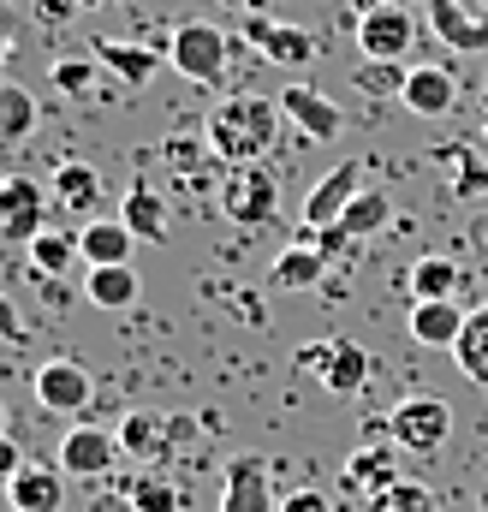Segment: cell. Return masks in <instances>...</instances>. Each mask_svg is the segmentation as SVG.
<instances>
[{
    "label": "cell",
    "mask_w": 488,
    "mask_h": 512,
    "mask_svg": "<svg viewBox=\"0 0 488 512\" xmlns=\"http://www.w3.org/2000/svg\"><path fill=\"white\" fill-rule=\"evenodd\" d=\"M399 6H405V0H399Z\"/></svg>",
    "instance_id": "47"
},
{
    "label": "cell",
    "mask_w": 488,
    "mask_h": 512,
    "mask_svg": "<svg viewBox=\"0 0 488 512\" xmlns=\"http://www.w3.org/2000/svg\"><path fill=\"white\" fill-rule=\"evenodd\" d=\"M280 114H286V126H298L310 143H334L346 131V114L322 90H310V84H286L280 90Z\"/></svg>",
    "instance_id": "13"
},
{
    "label": "cell",
    "mask_w": 488,
    "mask_h": 512,
    "mask_svg": "<svg viewBox=\"0 0 488 512\" xmlns=\"http://www.w3.org/2000/svg\"><path fill=\"white\" fill-rule=\"evenodd\" d=\"M417 18H411V6H399V0H375L358 12V54L364 60H405L411 54V42H417Z\"/></svg>",
    "instance_id": "5"
},
{
    "label": "cell",
    "mask_w": 488,
    "mask_h": 512,
    "mask_svg": "<svg viewBox=\"0 0 488 512\" xmlns=\"http://www.w3.org/2000/svg\"><path fill=\"white\" fill-rule=\"evenodd\" d=\"M334 352H340V340H304V346L292 352V364H298V370H310V376L322 382V376H328V364H334Z\"/></svg>",
    "instance_id": "35"
},
{
    "label": "cell",
    "mask_w": 488,
    "mask_h": 512,
    "mask_svg": "<svg viewBox=\"0 0 488 512\" xmlns=\"http://www.w3.org/2000/svg\"><path fill=\"white\" fill-rule=\"evenodd\" d=\"M364 512H441V495H435L429 483H417V477H405V483H393V489H381L375 501H364Z\"/></svg>",
    "instance_id": "33"
},
{
    "label": "cell",
    "mask_w": 488,
    "mask_h": 512,
    "mask_svg": "<svg viewBox=\"0 0 488 512\" xmlns=\"http://www.w3.org/2000/svg\"><path fill=\"white\" fill-rule=\"evenodd\" d=\"M280 209V179L256 161V167H227V185H221V215L233 227H268Z\"/></svg>",
    "instance_id": "4"
},
{
    "label": "cell",
    "mask_w": 488,
    "mask_h": 512,
    "mask_svg": "<svg viewBox=\"0 0 488 512\" xmlns=\"http://www.w3.org/2000/svg\"><path fill=\"white\" fill-rule=\"evenodd\" d=\"M399 459H405V453H399L393 441H369V447H358V453L340 465V489H346V495H358V501H375L381 489L405 483Z\"/></svg>",
    "instance_id": "11"
},
{
    "label": "cell",
    "mask_w": 488,
    "mask_h": 512,
    "mask_svg": "<svg viewBox=\"0 0 488 512\" xmlns=\"http://www.w3.org/2000/svg\"><path fill=\"white\" fill-rule=\"evenodd\" d=\"M405 60H364L358 66V90H369V96H399L405 90Z\"/></svg>",
    "instance_id": "34"
},
{
    "label": "cell",
    "mask_w": 488,
    "mask_h": 512,
    "mask_svg": "<svg viewBox=\"0 0 488 512\" xmlns=\"http://www.w3.org/2000/svg\"><path fill=\"white\" fill-rule=\"evenodd\" d=\"M405 286H411V304H429V298H459V286H465V268H459V256H417L411 262V274H405Z\"/></svg>",
    "instance_id": "21"
},
{
    "label": "cell",
    "mask_w": 488,
    "mask_h": 512,
    "mask_svg": "<svg viewBox=\"0 0 488 512\" xmlns=\"http://www.w3.org/2000/svg\"><path fill=\"white\" fill-rule=\"evenodd\" d=\"M453 358H459V370L477 387H488V304H477V310L465 316V334H459Z\"/></svg>",
    "instance_id": "29"
},
{
    "label": "cell",
    "mask_w": 488,
    "mask_h": 512,
    "mask_svg": "<svg viewBox=\"0 0 488 512\" xmlns=\"http://www.w3.org/2000/svg\"><path fill=\"white\" fill-rule=\"evenodd\" d=\"M369 370H375V358H369L364 346L340 340V352H334V364H328L322 387H328V393H340V399H352V393H364V387H369Z\"/></svg>",
    "instance_id": "28"
},
{
    "label": "cell",
    "mask_w": 488,
    "mask_h": 512,
    "mask_svg": "<svg viewBox=\"0 0 488 512\" xmlns=\"http://www.w3.org/2000/svg\"><path fill=\"white\" fill-rule=\"evenodd\" d=\"M24 251H30V274H36V280H54V274H66L72 262H84L78 233H66V227H42Z\"/></svg>",
    "instance_id": "26"
},
{
    "label": "cell",
    "mask_w": 488,
    "mask_h": 512,
    "mask_svg": "<svg viewBox=\"0 0 488 512\" xmlns=\"http://www.w3.org/2000/svg\"><path fill=\"white\" fill-rule=\"evenodd\" d=\"M120 459H125L120 435H114V429H96V423H78V429H66V441H60V471H66V477H108Z\"/></svg>",
    "instance_id": "10"
},
{
    "label": "cell",
    "mask_w": 488,
    "mask_h": 512,
    "mask_svg": "<svg viewBox=\"0 0 488 512\" xmlns=\"http://www.w3.org/2000/svg\"><path fill=\"white\" fill-rule=\"evenodd\" d=\"M0 429H6V405H0Z\"/></svg>",
    "instance_id": "42"
},
{
    "label": "cell",
    "mask_w": 488,
    "mask_h": 512,
    "mask_svg": "<svg viewBox=\"0 0 488 512\" xmlns=\"http://www.w3.org/2000/svg\"><path fill=\"white\" fill-rule=\"evenodd\" d=\"M114 435H120L125 459H167V417H161V411H149V405L125 411Z\"/></svg>",
    "instance_id": "25"
},
{
    "label": "cell",
    "mask_w": 488,
    "mask_h": 512,
    "mask_svg": "<svg viewBox=\"0 0 488 512\" xmlns=\"http://www.w3.org/2000/svg\"><path fill=\"white\" fill-rule=\"evenodd\" d=\"M36 12L54 24V18H72V12H78V0H36Z\"/></svg>",
    "instance_id": "39"
},
{
    "label": "cell",
    "mask_w": 488,
    "mask_h": 512,
    "mask_svg": "<svg viewBox=\"0 0 488 512\" xmlns=\"http://www.w3.org/2000/svg\"><path fill=\"white\" fill-rule=\"evenodd\" d=\"M24 334H30V328H24V316H18V304H12V298L0 292V340H12V346H18Z\"/></svg>",
    "instance_id": "38"
},
{
    "label": "cell",
    "mask_w": 488,
    "mask_h": 512,
    "mask_svg": "<svg viewBox=\"0 0 488 512\" xmlns=\"http://www.w3.org/2000/svg\"><path fill=\"white\" fill-rule=\"evenodd\" d=\"M125 501H131V512H179L185 507V495H179V483L167 471H143Z\"/></svg>",
    "instance_id": "32"
},
{
    "label": "cell",
    "mask_w": 488,
    "mask_h": 512,
    "mask_svg": "<svg viewBox=\"0 0 488 512\" xmlns=\"http://www.w3.org/2000/svg\"><path fill=\"white\" fill-rule=\"evenodd\" d=\"M24 465H30V459H24L18 435H12V429H0V489H6V483H12V477L24 471Z\"/></svg>",
    "instance_id": "36"
},
{
    "label": "cell",
    "mask_w": 488,
    "mask_h": 512,
    "mask_svg": "<svg viewBox=\"0 0 488 512\" xmlns=\"http://www.w3.org/2000/svg\"><path fill=\"white\" fill-rule=\"evenodd\" d=\"M96 60H102L108 78H120L125 90H143V84L161 72V54H155L149 42H114V36H102V42H96Z\"/></svg>",
    "instance_id": "19"
},
{
    "label": "cell",
    "mask_w": 488,
    "mask_h": 512,
    "mask_svg": "<svg viewBox=\"0 0 488 512\" xmlns=\"http://www.w3.org/2000/svg\"><path fill=\"white\" fill-rule=\"evenodd\" d=\"M221 512H280L274 483H268V459H262V453H233V459H227Z\"/></svg>",
    "instance_id": "12"
},
{
    "label": "cell",
    "mask_w": 488,
    "mask_h": 512,
    "mask_svg": "<svg viewBox=\"0 0 488 512\" xmlns=\"http://www.w3.org/2000/svg\"><path fill=\"white\" fill-rule=\"evenodd\" d=\"M483 18H488V0H483Z\"/></svg>",
    "instance_id": "45"
},
{
    "label": "cell",
    "mask_w": 488,
    "mask_h": 512,
    "mask_svg": "<svg viewBox=\"0 0 488 512\" xmlns=\"http://www.w3.org/2000/svg\"><path fill=\"white\" fill-rule=\"evenodd\" d=\"M78 6H102V0H78Z\"/></svg>",
    "instance_id": "43"
},
{
    "label": "cell",
    "mask_w": 488,
    "mask_h": 512,
    "mask_svg": "<svg viewBox=\"0 0 488 512\" xmlns=\"http://www.w3.org/2000/svg\"><path fill=\"white\" fill-rule=\"evenodd\" d=\"M483 137H488V120H483Z\"/></svg>",
    "instance_id": "46"
},
{
    "label": "cell",
    "mask_w": 488,
    "mask_h": 512,
    "mask_svg": "<svg viewBox=\"0 0 488 512\" xmlns=\"http://www.w3.org/2000/svg\"><path fill=\"white\" fill-rule=\"evenodd\" d=\"M6 507L12 512H60L66 507V471L60 465H24L6 483Z\"/></svg>",
    "instance_id": "15"
},
{
    "label": "cell",
    "mask_w": 488,
    "mask_h": 512,
    "mask_svg": "<svg viewBox=\"0 0 488 512\" xmlns=\"http://www.w3.org/2000/svg\"><path fill=\"white\" fill-rule=\"evenodd\" d=\"M30 387H36V405H42V411H60V417H78V411H90V399H96V376H90L78 358H42Z\"/></svg>",
    "instance_id": "7"
},
{
    "label": "cell",
    "mask_w": 488,
    "mask_h": 512,
    "mask_svg": "<svg viewBox=\"0 0 488 512\" xmlns=\"http://www.w3.org/2000/svg\"><path fill=\"white\" fill-rule=\"evenodd\" d=\"M120 221L137 233V245H161V239H167V197H161L155 185L137 179V185L120 197Z\"/></svg>",
    "instance_id": "22"
},
{
    "label": "cell",
    "mask_w": 488,
    "mask_h": 512,
    "mask_svg": "<svg viewBox=\"0 0 488 512\" xmlns=\"http://www.w3.org/2000/svg\"><path fill=\"white\" fill-rule=\"evenodd\" d=\"M429 30H435L453 54H488V18L465 12L459 0H429Z\"/></svg>",
    "instance_id": "17"
},
{
    "label": "cell",
    "mask_w": 488,
    "mask_h": 512,
    "mask_svg": "<svg viewBox=\"0 0 488 512\" xmlns=\"http://www.w3.org/2000/svg\"><path fill=\"white\" fill-rule=\"evenodd\" d=\"M48 203H54V191H42L30 173H6L0 179V239L30 245L48 227Z\"/></svg>",
    "instance_id": "6"
},
{
    "label": "cell",
    "mask_w": 488,
    "mask_h": 512,
    "mask_svg": "<svg viewBox=\"0 0 488 512\" xmlns=\"http://www.w3.org/2000/svg\"><path fill=\"white\" fill-rule=\"evenodd\" d=\"M137 292H143V280H137V268H131V262H114V268H84V298H90L96 310H131V304H137Z\"/></svg>",
    "instance_id": "24"
},
{
    "label": "cell",
    "mask_w": 488,
    "mask_h": 512,
    "mask_svg": "<svg viewBox=\"0 0 488 512\" xmlns=\"http://www.w3.org/2000/svg\"><path fill=\"white\" fill-rule=\"evenodd\" d=\"M54 203L66 209V215H96L102 209V173L90 167V161H66V167H54Z\"/></svg>",
    "instance_id": "23"
},
{
    "label": "cell",
    "mask_w": 488,
    "mask_h": 512,
    "mask_svg": "<svg viewBox=\"0 0 488 512\" xmlns=\"http://www.w3.org/2000/svg\"><path fill=\"white\" fill-rule=\"evenodd\" d=\"M280 96H227L209 120H203V137H209V155L221 167H256L274 143H280Z\"/></svg>",
    "instance_id": "1"
},
{
    "label": "cell",
    "mask_w": 488,
    "mask_h": 512,
    "mask_svg": "<svg viewBox=\"0 0 488 512\" xmlns=\"http://www.w3.org/2000/svg\"><path fill=\"white\" fill-rule=\"evenodd\" d=\"M280 512H334V501H328L322 489H292V495L280 501Z\"/></svg>",
    "instance_id": "37"
},
{
    "label": "cell",
    "mask_w": 488,
    "mask_h": 512,
    "mask_svg": "<svg viewBox=\"0 0 488 512\" xmlns=\"http://www.w3.org/2000/svg\"><path fill=\"white\" fill-rule=\"evenodd\" d=\"M244 42H250L262 60L286 66V72H304V66L322 54L310 30H298V24H280V18H244Z\"/></svg>",
    "instance_id": "8"
},
{
    "label": "cell",
    "mask_w": 488,
    "mask_h": 512,
    "mask_svg": "<svg viewBox=\"0 0 488 512\" xmlns=\"http://www.w3.org/2000/svg\"><path fill=\"white\" fill-rule=\"evenodd\" d=\"M483 512H488V489H483Z\"/></svg>",
    "instance_id": "44"
},
{
    "label": "cell",
    "mask_w": 488,
    "mask_h": 512,
    "mask_svg": "<svg viewBox=\"0 0 488 512\" xmlns=\"http://www.w3.org/2000/svg\"><path fill=\"white\" fill-rule=\"evenodd\" d=\"M48 78H54V90L72 96V102H96V96H102V60H78V54H66V60L48 66Z\"/></svg>",
    "instance_id": "30"
},
{
    "label": "cell",
    "mask_w": 488,
    "mask_h": 512,
    "mask_svg": "<svg viewBox=\"0 0 488 512\" xmlns=\"http://www.w3.org/2000/svg\"><path fill=\"white\" fill-rule=\"evenodd\" d=\"M358 191H364V167H358V161L328 167V173L310 185V197H304V227H310V233L340 227V215L352 209V197H358Z\"/></svg>",
    "instance_id": "9"
},
{
    "label": "cell",
    "mask_w": 488,
    "mask_h": 512,
    "mask_svg": "<svg viewBox=\"0 0 488 512\" xmlns=\"http://www.w3.org/2000/svg\"><path fill=\"white\" fill-rule=\"evenodd\" d=\"M78 251H84V268H114V262H131V251H137V233L125 227L120 215H114V221L90 215V221L78 227Z\"/></svg>",
    "instance_id": "18"
},
{
    "label": "cell",
    "mask_w": 488,
    "mask_h": 512,
    "mask_svg": "<svg viewBox=\"0 0 488 512\" xmlns=\"http://www.w3.org/2000/svg\"><path fill=\"white\" fill-rule=\"evenodd\" d=\"M465 316L459 298H429V304H411V340L417 346H435V352H453L459 334H465Z\"/></svg>",
    "instance_id": "16"
},
{
    "label": "cell",
    "mask_w": 488,
    "mask_h": 512,
    "mask_svg": "<svg viewBox=\"0 0 488 512\" xmlns=\"http://www.w3.org/2000/svg\"><path fill=\"white\" fill-rule=\"evenodd\" d=\"M36 96L24 84H0V143H24L36 131Z\"/></svg>",
    "instance_id": "31"
},
{
    "label": "cell",
    "mask_w": 488,
    "mask_h": 512,
    "mask_svg": "<svg viewBox=\"0 0 488 512\" xmlns=\"http://www.w3.org/2000/svg\"><path fill=\"white\" fill-rule=\"evenodd\" d=\"M399 102H405L417 120H441V114H453V108H459V78H453V66H435V60H429V66H411Z\"/></svg>",
    "instance_id": "14"
},
{
    "label": "cell",
    "mask_w": 488,
    "mask_h": 512,
    "mask_svg": "<svg viewBox=\"0 0 488 512\" xmlns=\"http://www.w3.org/2000/svg\"><path fill=\"white\" fill-rule=\"evenodd\" d=\"M328 268H334V262H328V256L316 251V245H310L304 233H298V239H292L286 251L274 256L268 280H274L280 292H310V286H322V274H328Z\"/></svg>",
    "instance_id": "20"
},
{
    "label": "cell",
    "mask_w": 488,
    "mask_h": 512,
    "mask_svg": "<svg viewBox=\"0 0 488 512\" xmlns=\"http://www.w3.org/2000/svg\"><path fill=\"white\" fill-rule=\"evenodd\" d=\"M381 429H387V441H393L399 453L429 459V453H441L447 435H453V405L435 399V393H411V399H399V405L387 411Z\"/></svg>",
    "instance_id": "3"
},
{
    "label": "cell",
    "mask_w": 488,
    "mask_h": 512,
    "mask_svg": "<svg viewBox=\"0 0 488 512\" xmlns=\"http://www.w3.org/2000/svg\"><path fill=\"white\" fill-rule=\"evenodd\" d=\"M227 60H233V36H227L221 24H209V18L179 24L173 42H167V66H173L185 84H197V90L221 84V78H227Z\"/></svg>",
    "instance_id": "2"
},
{
    "label": "cell",
    "mask_w": 488,
    "mask_h": 512,
    "mask_svg": "<svg viewBox=\"0 0 488 512\" xmlns=\"http://www.w3.org/2000/svg\"><path fill=\"white\" fill-rule=\"evenodd\" d=\"M387 221H393V197H387V191H375V185H364V191L352 197V209L340 215V233L358 245V239H375Z\"/></svg>",
    "instance_id": "27"
},
{
    "label": "cell",
    "mask_w": 488,
    "mask_h": 512,
    "mask_svg": "<svg viewBox=\"0 0 488 512\" xmlns=\"http://www.w3.org/2000/svg\"><path fill=\"white\" fill-rule=\"evenodd\" d=\"M6 54H12V48H6V30H0V66H6Z\"/></svg>",
    "instance_id": "40"
},
{
    "label": "cell",
    "mask_w": 488,
    "mask_h": 512,
    "mask_svg": "<svg viewBox=\"0 0 488 512\" xmlns=\"http://www.w3.org/2000/svg\"><path fill=\"white\" fill-rule=\"evenodd\" d=\"M221 6H250V0H221Z\"/></svg>",
    "instance_id": "41"
}]
</instances>
